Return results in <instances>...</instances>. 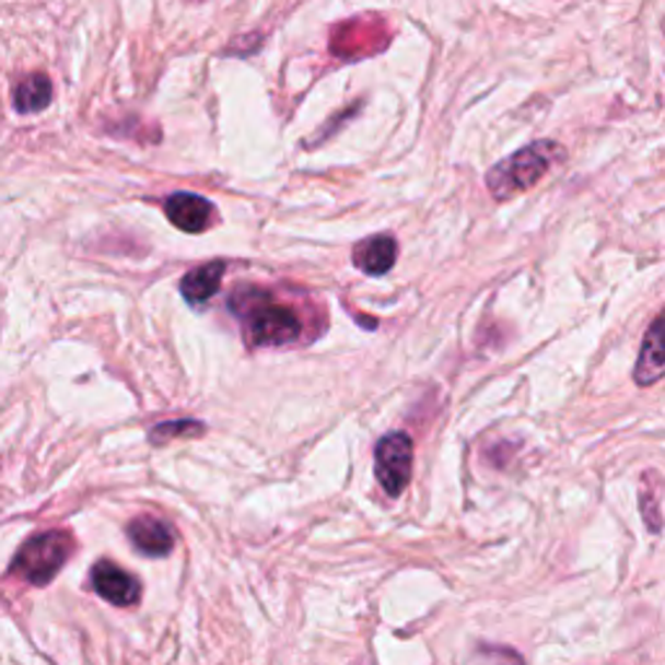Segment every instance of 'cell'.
I'll use <instances>...</instances> for the list:
<instances>
[{
    "instance_id": "cell-1",
    "label": "cell",
    "mask_w": 665,
    "mask_h": 665,
    "mask_svg": "<svg viewBox=\"0 0 665 665\" xmlns=\"http://www.w3.org/2000/svg\"><path fill=\"white\" fill-rule=\"evenodd\" d=\"M564 159V149L553 141H536L494 164L487 175V187L494 200H510L536 187L549 170Z\"/></svg>"
},
{
    "instance_id": "cell-2",
    "label": "cell",
    "mask_w": 665,
    "mask_h": 665,
    "mask_svg": "<svg viewBox=\"0 0 665 665\" xmlns=\"http://www.w3.org/2000/svg\"><path fill=\"white\" fill-rule=\"evenodd\" d=\"M73 540L68 533L62 530H47L39 533L26 540L21 546L16 559H13L11 572L24 578L32 585H47L55 574L60 572V567L66 564V559L71 557Z\"/></svg>"
},
{
    "instance_id": "cell-3",
    "label": "cell",
    "mask_w": 665,
    "mask_h": 665,
    "mask_svg": "<svg viewBox=\"0 0 665 665\" xmlns=\"http://www.w3.org/2000/svg\"><path fill=\"white\" fill-rule=\"evenodd\" d=\"M237 307V304H232ZM247 323V338L253 346H287L302 332L300 317L289 307L273 302L268 294L253 296L249 304H240Z\"/></svg>"
},
{
    "instance_id": "cell-4",
    "label": "cell",
    "mask_w": 665,
    "mask_h": 665,
    "mask_svg": "<svg viewBox=\"0 0 665 665\" xmlns=\"http://www.w3.org/2000/svg\"><path fill=\"white\" fill-rule=\"evenodd\" d=\"M413 442L406 432H393L383 436L374 450V474L380 487L390 497H400L411 481Z\"/></svg>"
},
{
    "instance_id": "cell-5",
    "label": "cell",
    "mask_w": 665,
    "mask_h": 665,
    "mask_svg": "<svg viewBox=\"0 0 665 665\" xmlns=\"http://www.w3.org/2000/svg\"><path fill=\"white\" fill-rule=\"evenodd\" d=\"M92 585L104 600L115 603V606H133L141 598V582L133 574H128L122 567L113 561H100L92 570Z\"/></svg>"
},
{
    "instance_id": "cell-6",
    "label": "cell",
    "mask_w": 665,
    "mask_h": 665,
    "mask_svg": "<svg viewBox=\"0 0 665 665\" xmlns=\"http://www.w3.org/2000/svg\"><path fill=\"white\" fill-rule=\"evenodd\" d=\"M164 211L172 224L190 234L203 232L213 221V206L206 198L192 196V192H175V196H170L164 203Z\"/></svg>"
},
{
    "instance_id": "cell-7",
    "label": "cell",
    "mask_w": 665,
    "mask_h": 665,
    "mask_svg": "<svg viewBox=\"0 0 665 665\" xmlns=\"http://www.w3.org/2000/svg\"><path fill=\"white\" fill-rule=\"evenodd\" d=\"M665 374V312L644 336L640 359L634 366V380L640 387L655 385Z\"/></svg>"
},
{
    "instance_id": "cell-8",
    "label": "cell",
    "mask_w": 665,
    "mask_h": 665,
    "mask_svg": "<svg viewBox=\"0 0 665 665\" xmlns=\"http://www.w3.org/2000/svg\"><path fill=\"white\" fill-rule=\"evenodd\" d=\"M128 536L133 540V546L145 557H166L175 549V533L164 520L141 515L128 525Z\"/></svg>"
},
{
    "instance_id": "cell-9",
    "label": "cell",
    "mask_w": 665,
    "mask_h": 665,
    "mask_svg": "<svg viewBox=\"0 0 665 665\" xmlns=\"http://www.w3.org/2000/svg\"><path fill=\"white\" fill-rule=\"evenodd\" d=\"M398 260V245H395L393 237H370L364 240L362 245H357L353 249V262H357L359 270L370 276H383L395 266Z\"/></svg>"
},
{
    "instance_id": "cell-10",
    "label": "cell",
    "mask_w": 665,
    "mask_h": 665,
    "mask_svg": "<svg viewBox=\"0 0 665 665\" xmlns=\"http://www.w3.org/2000/svg\"><path fill=\"white\" fill-rule=\"evenodd\" d=\"M224 262H208V266H200L196 270L185 276L179 289H183V296L190 304L208 302L213 294H217L221 287V279H224Z\"/></svg>"
},
{
    "instance_id": "cell-11",
    "label": "cell",
    "mask_w": 665,
    "mask_h": 665,
    "mask_svg": "<svg viewBox=\"0 0 665 665\" xmlns=\"http://www.w3.org/2000/svg\"><path fill=\"white\" fill-rule=\"evenodd\" d=\"M13 100H16L19 113H39V109H45L52 100V83L45 73H34L19 83Z\"/></svg>"
},
{
    "instance_id": "cell-12",
    "label": "cell",
    "mask_w": 665,
    "mask_h": 665,
    "mask_svg": "<svg viewBox=\"0 0 665 665\" xmlns=\"http://www.w3.org/2000/svg\"><path fill=\"white\" fill-rule=\"evenodd\" d=\"M183 432H190V434H200L203 432V424H198V421H179V424H164V427H156L151 429V442H164V440H172V436H179Z\"/></svg>"
}]
</instances>
